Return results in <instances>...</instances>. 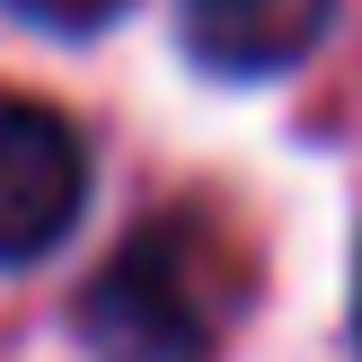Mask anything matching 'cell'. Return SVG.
Segmentation results:
<instances>
[{
  "mask_svg": "<svg viewBox=\"0 0 362 362\" xmlns=\"http://www.w3.org/2000/svg\"><path fill=\"white\" fill-rule=\"evenodd\" d=\"M354 336H362V283H354Z\"/></svg>",
  "mask_w": 362,
  "mask_h": 362,
  "instance_id": "obj_5",
  "label": "cell"
},
{
  "mask_svg": "<svg viewBox=\"0 0 362 362\" xmlns=\"http://www.w3.org/2000/svg\"><path fill=\"white\" fill-rule=\"evenodd\" d=\"M247 292H257L247 239L221 212L177 204V212H151L88 274L71 327H80L88 362H221Z\"/></svg>",
  "mask_w": 362,
  "mask_h": 362,
  "instance_id": "obj_1",
  "label": "cell"
},
{
  "mask_svg": "<svg viewBox=\"0 0 362 362\" xmlns=\"http://www.w3.org/2000/svg\"><path fill=\"white\" fill-rule=\"evenodd\" d=\"M336 27V0H177V45L204 80L265 88L292 80Z\"/></svg>",
  "mask_w": 362,
  "mask_h": 362,
  "instance_id": "obj_3",
  "label": "cell"
},
{
  "mask_svg": "<svg viewBox=\"0 0 362 362\" xmlns=\"http://www.w3.org/2000/svg\"><path fill=\"white\" fill-rule=\"evenodd\" d=\"M88 186H98V168H88V141L71 115L35 98L0 106V274L53 257L88 221Z\"/></svg>",
  "mask_w": 362,
  "mask_h": 362,
  "instance_id": "obj_2",
  "label": "cell"
},
{
  "mask_svg": "<svg viewBox=\"0 0 362 362\" xmlns=\"http://www.w3.org/2000/svg\"><path fill=\"white\" fill-rule=\"evenodd\" d=\"M9 18H27V27H45V35H62V45H88V35H106L133 0H0Z\"/></svg>",
  "mask_w": 362,
  "mask_h": 362,
  "instance_id": "obj_4",
  "label": "cell"
}]
</instances>
